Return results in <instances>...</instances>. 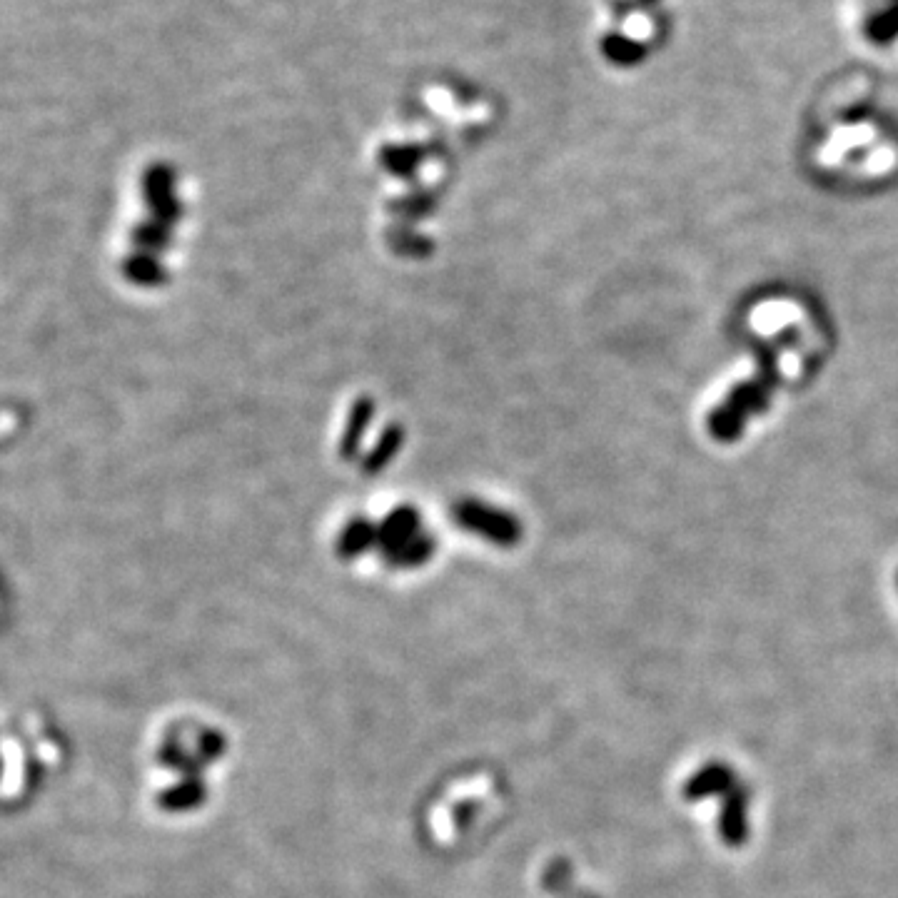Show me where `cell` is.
<instances>
[{"label": "cell", "mask_w": 898, "mask_h": 898, "mask_svg": "<svg viewBox=\"0 0 898 898\" xmlns=\"http://www.w3.org/2000/svg\"><path fill=\"white\" fill-rule=\"evenodd\" d=\"M794 330H784L769 340H754L759 370L751 380L741 382L726 395L724 405L716 407L709 415V432L719 442H736L744 432L749 417L769 410L771 397L781 385L779 357L786 347L794 345Z\"/></svg>", "instance_id": "obj_1"}, {"label": "cell", "mask_w": 898, "mask_h": 898, "mask_svg": "<svg viewBox=\"0 0 898 898\" xmlns=\"http://www.w3.org/2000/svg\"><path fill=\"white\" fill-rule=\"evenodd\" d=\"M866 35H869V40L874 45H891L894 40H898V3L876 10L866 20Z\"/></svg>", "instance_id": "obj_2"}, {"label": "cell", "mask_w": 898, "mask_h": 898, "mask_svg": "<svg viewBox=\"0 0 898 898\" xmlns=\"http://www.w3.org/2000/svg\"><path fill=\"white\" fill-rule=\"evenodd\" d=\"M891 3H898V0H891Z\"/></svg>", "instance_id": "obj_3"}]
</instances>
